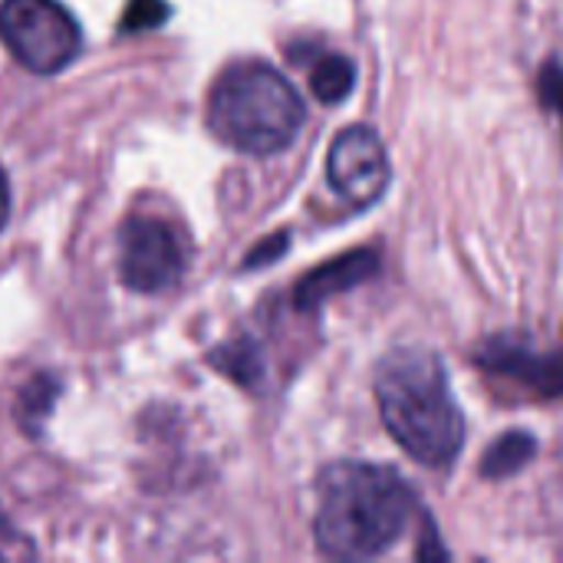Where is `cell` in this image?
Instances as JSON below:
<instances>
[{"label": "cell", "instance_id": "obj_1", "mask_svg": "<svg viewBox=\"0 0 563 563\" xmlns=\"http://www.w3.org/2000/svg\"><path fill=\"white\" fill-rule=\"evenodd\" d=\"M416 498L399 472L366 462H336L317 482L313 534L327 558L369 561L396 548Z\"/></svg>", "mask_w": 563, "mask_h": 563}, {"label": "cell", "instance_id": "obj_2", "mask_svg": "<svg viewBox=\"0 0 563 563\" xmlns=\"http://www.w3.org/2000/svg\"><path fill=\"white\" fill-rule=\"evenodd\" d=\"M379 416L396 445L426 468H449L465 445V416L445 363L426 346L393 350L376 373Z\"/></svg>", "mask_w": 563, "mask_h": 563}, {"label": "cell", "instance_id": "obj_3", "mask_svg": "<svg viewBox=\"0 0 563 563\" xmlns=\"http://www.w3.org/2000/svg\"><path fill=\"white\" fill-rule=\"evenodd\" d=\"M208 119L221 142L247 155H274L303 129L307 109L284 73L267 63H234L208 99Z\"/></svg>", "mask_w": 563, "mask_h": 563}, {"label": "cell", "instance_id": "obj_4", "mask_svg": "<svg viewBox=\"0 0 563 563\" xmlns=\"http://www.w3.org/2000/svg\"><path fill=\"white\" fill-rule=\"evenodd\" d=\"M0 40L30 73H56L79 53V26L59 0H3Z\"/></svg>", "mask_w": 563, "mask_h": 563}, {"label": "cell", "instance_id": "obj_5", "mask_svg": "<svg viewBox=\"0 0 563 563\" xmlns=\"http://www.w3.org/2000/svg\"><path fill=\"white\" fill-rule=\"evenodd\" d=\"M185 271L178 234L155 218H129L119 231V274L135 294H162Z\"/></svg>", "mask_w": 563, "mask_h": 563}, {"label": "cell", "instance_id": "obj_6", "mask_svg": "<svg viewBox=\"0 0 563 563\" xmlns=\"http://www.w3.org/2000/svg\"><path fill=\"white\" fill-rule=\"evenodd\" d=\"M389 155L383 139L369 125L343 129L327 155V178L340 198L356 208H366L383 198L389 188Z\"/></svg>", "mask_w": 563, "mask_h": 563}, {"label": "cell", "instance_id": "obj_7", "mask_svg": "<svg viewBox=\"0 0 563 563\" xmlns=\"http://www.w3.org/2000/svg\"><path fill=\"white\" fill-rule=\"evenodd\" d=\"M475 360L485 373L501 376L538 399H563V346L534 350L521 340L498 336L488 340Z\"/></svg>", "mask_w": 563, "mask_h": 563}, {"label": "cell", "instance_id": "obj_8", "mask_svg": "<svg viewBox=\"0 0 563 563\" xmlns=\"http://www.w3.org/2000/svg\"><path fill=\"white\" fill-rule=\"evenodd\" d=\"M379 271V254L376 251H350L323 267H317L310 277H303L297 284V307H317L343 290H353L360 284H366L369 277H376Z\"/></svg>", "mask_w": 563, "mask_h": 563}, {"label": "cell", "instance_id": "obj_9", "mask_svg": "<svg viewBox=\"0 0 563 563\" xmlns=\"http://www.w3.org/2000/svg\"><path fill=\"white\" fill-rule=\"evenodd\" d=\"M534 455H538V439H534L531 432L511 429V432L498 435V439L488 445V452H485L478 472H482L485 478H492V482H501V478H511V475L525 472V468L534 462Z\"/></svg>", "mask_w": 563, "mask_h": 563}, {"label": "cell", "instance_id": "obj_10", "mask_svg": "<svg viewBox=\"0 0 563 563\" xmlns=\"http://www.w3.org/2000/svg\"><path fill=\"white\" fill-rule=\"evenodd\" d=\"M353 82H356V69L346 56H323L310 73V89L327 106L343 102L350 96Z\"/></svg>", "mask_w": 563, "mask_h": 563}, {"label": "cell", "instance_id": "obj_11", "mask_svg": "<svg viewBox=\"0 0 563 563\" xmlns=\"http://www.w3.org/2000/svg\"><path fill=\"white\" fill-rule=\"evenodd\" d=\"M538 92H541V102L561 115L563 125V66L558 59L544 63V69H541V76H538Z\"/></svg>", "mask_w": 563, "mask_h": 563}, {"label": "cell", "instance_id": "obj_12", "mask_svg": "<svg viewBox=\"0 0 563 563\" xmlns=\"http://www.w3.org/2000/svg\"><path fill=\"white\" fill-rule=\"evenodd\" d=\"M165 20V3L162 0H132L129 13L122 20V30H145Z\"/></svg>", "mask_w": 563, "mask_h": 563}, {"label": "cell", "instance_id": "obj_13", "mask_svg": "<svg viewBox=\"0 0 563 563\" xmlns=\"http://www.w3.org/2000/svg\"><path fill=\"white\" fill-rule=\"evenodd\" d=\"M7 211H10V185H7V175L0 168V228L7 221Z\"/></svg>", "mask_w": 563, "mask_h": 563}]
</instances>
